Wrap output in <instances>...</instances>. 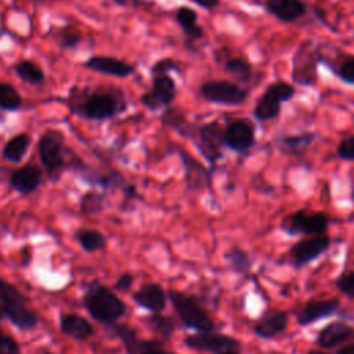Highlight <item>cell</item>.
Listing matches in <instances>:
<instances>
[{
    "label": "cell",
    "instance_id": "obj_1",
    "mask_svg": "<svg viewBox=\"0 0 354 354\" xmlns=\"http://www.w3.org/2000/svg\"><path fill=\"white\" fill-rule=\"evenodd\" d=\"M65 104L73 115L101 122L122 113L127 106V100L119 87L72 86Z\"/></svg>",
    "mask_w": 354,
    "mask_h": 354
},
{
    "label": "cell",
    "instance_id": "obj_2",
    "mask_svg": "<svg viewBox=\"0 0 354 354\" xmlns=\"http://www.w3.org/2000/svg\"><path fill=\"white\" fill-rule=\"evenodd\" d=\"M83 303L88 314L98 322L111 325L126 314L124 301L108 286L93 281L83 295Z\"/></svg>",
    "mask_w": 354,
    "mask_h": 354
},
{
    "label": "cell",
    "instance_id": "obj_3",
    "mask_svg": "<svg viewBox=\"0 0 354 354\" xmlns=\"http://www.w3.org/2000/svg\"><path fill=\"white\" fill-rule=\"evenodd\" d=\"M167 297L185 328L194 329L196 332L214 330V321L194 296L171 289L167 292Z\"/></svg>",
    "mask_w": 354,
    "mask_h": 354
},
{
    "label": "cell",
    "instance_id": "obj_4",
    "mask_svg": "<svg viewBox=\"0 0 354 354\" xmlns=\"http://www.w3.org/2000/svg\"><path fill=\"white\" fill-rule=\"evenodd\" d=\"M64 134L54 129L44 131L37 141V153L40 162L51 181H57L66 166L64 158Z\"/></svg>",
    "mask_w": 354,
    "mask_h": 354
},
{
    "label": "cell",
    "instance_id": "obj_5",
    "mask_svg": "<svg viewBox=\"0 0 354 354\" xmlns=\"http://www.w3.org/2000/svg\"><path fill=\"white\" fill-rule=\"evenodd\" d=\"M296 88L283 80L274 82L267 86L264 93L257 98L253 115L259 122H268L277 119L281 113V105L292 100Z\"/></svg>",
    "mask_w": 354,
    "mask_h": 354
},
{
    "label": "cell",
    "instance_id": "obj_6",
    "mask_svg": "<svg viewBox=\"0 0 354 354\" xmlns=\"http://www.w3.org/2000/svg\"><path fill=\"white\" fill-rule=\"evenodd\" d=\"M318 51L311 40L301 41L292 57V80L303 87H313L318 80Z\"/></svg>",
    "mask_w": 354,
    "mask_h": 354
},
{
    "label": "cell",
    "instance_id": "obj_7",
    "mask_svg": "<svg viewBox=\"0 0 354 354\" xmlns=\"http://www.w3.org/2000/svg\"><path fill=\"white\" fill-rule=\"evenodd\" d=\"M151 88L140 97V102L151 112L162 111L173 104L177 97V83L170 73L151 75Z\"/></svg>",
    "mask_w": 354,
    "mask_h": 354
},
{
    "label": "cell",
    "instance_id": "obj_8",
    "mask_svg": "<svg viewBox=\"0 0 354 354\" xmlns=\"http://www.w3.org/2000/svg\"><path fill=\"white\" fill-rule=\"evenodd\" d=\"M192 141L196 145L198 151L202 153V156L212 166H214L223 158L224 127L217 120L203 123L196 127Z\"/></svg>",
    "mask_w": 354,
    "mask_h": 354
},
{
    "label": "cell",
    "instance_id": "obj_9",
    "mask_svg": "<svg viewBox=\"0 0 354 354\" xmlns=\"http://www.w3.org/2000/svg\"><path fill=\"white\" fill-rule=\"evenodd\" d=\"M184 344L192 350L209 354H241V343L235 337L214 330L188 335L184 339Z\"/></svg>",
    "mask_w": 354,
    "mask_h": 354
},
{
    "label": "cell",
    "instance_id": "obj_10",
    "mask_svg": "<svg viewBox=\"0 0 354 354\" xmlns=\"http://www.w3.org/2000/svg\"><path fill=\"white\" fill-rule=\"evenodd\" d=\"M199 93L202 98L212 104L218 105H241L248 97V88L242 87L239 83L228 82V80H209L201 84Z\"/></svg>",
    "mask_w": 354,
    "mask_h": 354
},
{
    "label": "cell",
    "instance_id": "obj_11",
    "mask_svg": "<svg viewBox=\"0 0 354 354\" xmlns=\"http://www.w3.org/2000/svg\"><path fill=\"white\" fill-rule=\"evenodd\" d=\"M329 225L328 214L322 212H308L297 210L289 214L281 224V228L290 235H321L326 234Z\"/></svg>",
    "mask_w": 354,
    "mask_h": 354
},
{
    "label": "cell",
    "instance_id": "obj_12",
    "mask_svg": "<svg viewBox=\"0 0 354 354\" xmlns=\"http://www.w3.org/2000/svg\"><path fill=\"white\" fill-rule=\"evenodd\" d=\"M109 326L112 333L123 343L127 354H174L171 351H166L159 340H147L140 337L137 330L127 324L113 322Z\"/></svg>",
    "mask_w": 354,
    "mask_h": 354
},
{
    "label": "cell",
    "instance_id": "obj_13",
    "mask_svg": "<svg viewBox=\"0 0 354 354\" xmlns=\"http://www.w3.org/2000/svg\"><path fill=\"white\" fill-rule=\"evenodd\" d=\"M319 64L326 65L332 73L346 84L354 86V54L343 53L330 46H317Z\"/></svg>",
    "mask_w": 354,
    "mask_h": 354
},
{
    "label": "cell",
    "instance_id": "obj_14",
    "mask_svg": "<svg viewBox=\"0 0 354 354\" xmlns=\"http://www.w3.org/2000/svg\"><path fill=\"white\" fill-rule=\"evenodd\" d=\"M256 141V129L250 119L238 118L224 127V147L234 152H248Z\"/></svg>",
    "mask_w": 354,
    "mask_h": 354
},
{
    "label": "cell",
    "instance_id": "obj_15",
    "mask_svg": "<svg viewBox=\"0 0 354 354\" xmlns=\"http://www.w3.org/2000/svg\"><path fill=\"white\" fill-rule=\"evenodd\" d=\"M330 246V238L326 234L311 235L308 238L300 239L293 243L289 249L290 261L296 268L304 267L311 263L322 253H325Z\"/></svg>",
    "mask_w": 354,
    "mask_h": 354
},
{
    "label": "cell",
    "instance_id": "obj_16",
    "mask_svg": "<svg viewBox=\"0 0 354 354\" xmlns=\"http://www.w3.org/2000/svg\"><path fill=\"white\" fill-rule=\"evenodd\" d=\"M177 153L181 158L184 166V180L189 191L212 189V171H209L203 163L192 158L187 151L177 147Z\"/></svg>",
    "mask_w": 354,
    "mask_h": 354
},
{
    "label": "cell",
    "instance_id": "obj_17",
    "mask_svg": "<svg viewBox=\"0 0 354 354\" xmlns=\"http://www.w3.org/2000/svg\"><path fill=\"white\" fill-rule=\"evenodd\" d=\"M83 66L88 71L113 76L118 79L129 77L136 72V66L133 64L106 55H93L83 62Z\"/></svg>",
    "mask_w": 354,
    "mask_h": 354
},
{
    "label": "cell",
    "instance_id": "obj_18",
    "mask_svg": "<svg viewBox=\"0 0 354 354\" xmlns=\"http://www.w3.org/2000/svg\"><path fill=\"white\" fill-rule=\"evenodd\" d=\"M339 307L340 303L337 299H311L296 313V321L300 326H307L335 314Z\"/></svg>",
    "mask_w": 354,
    "mask_h": 354
},
{
    "label": "cell",
    "instance_id": "obj_19",
    "mask_svg": "<svg viewBox=\"0 0 354 354\" xmlns=\"http://www.w3.org/2000/svg\"><path fill=\"white\" fill-rule=\"evenodd\" d=\"M133 300L141 308H145L151 313H160L166 307L167 292L162 288V285L156 282H148L133 293Z\"/></svg>",
    "mask_w": 354,
    "mask_h": 354
},
{
    "label": "cell",
    "instance_id": "obj_20",
    "mask_svg": "<svg viewBox=\"0 0 354 354\" xmlns=\"http://www.w3.org/2000/svg\"><path fill=\"white\" fill-rule=\"evenodd\" d=\"M264 7L268 14L282 24H293L307 12L303 0H266Z\"/></svg>",
    "mask_w": 354,
    "mask_h": 354
},
{
    "label": "cell",
    "instance_id": "obj_21",
    "mask_svg": "<svg viewBox=\"0 0 354 354\" xmlns=\"http://www.w3.org/2000/svg\"><path fill=\"white\" fill-rule=\"evenodd\" d=\"M350 339H354V326L343 321H335L319 330L317 344L322 348H335Z\"/></svg>",
    "mask_w": 354,
    "mask_h": 354
},
{
    "label": "cell",
    "instance_id": "obj_22",
    "mask_svg": "<svg viewBox=\"0 0 354 354\" xmlns=\"http://www.w3.org/2000/svg\"><path fill=\"white\" fill-rule=\"evenodd\" d=\"M1 306L6 313V318L18 329L30 330L36 328L37 317L32 310L28 308L25 299L1 303Z\"/></svg>",
    "mask_w": 354,
    "mask_h": 354
},
{
    "label": "cell",
    "instance_id": "obj_23",
    "mask_svg": "<svg viewBox=\"0 0 354 354\" xmlns=\"http://www.w3.org/2000/svg\"><path fill=\"white\" fill-rule=\"evenodd\" d=\"M43 180V171L35 165H25L17 169L10 177V185L21 195H29L37 189Z\"/></svg>",
    "mask_w": 354,
    "mask_h": 354
},
{
    "label": "cell",
    "instance_id": "obj_24",
    "mask_svg": "<svg viewBox=\"0 0 354 354\" xmlns=\"http://www.w3.org/2000/svg\"><path fill=\"white\" fill-rule=\"evenodd\" d=\"M59 329L65 336L75 340H87L94 335V328L91 322L87 318L73 313L61 315Z\"/></svg>",
    "mask_w": 354,
    "mask_h": 354
},
{
    "label": "cell",
    "instance_id": "obj_25",
    "mask_svg": "<svg viewBox=\"0 0 354 354\" xmlns=\"http://www.w3.org/2000/svg\"><path fill=\"white\" fill-rule=\"evenodd\" d=\"M288 326V313L286 311H270L264 314L254 325L253 332L261 339H274Z\"/></svg>",
    "mask_w": 354,
    "mask_h": 354
},
{
    "label": "cell",
    "instance_id": "obj_26",
    "mask_svg": "<svg viewBox=\"0 0 354 354\" xmlns=\"http://www.w3.org/2000/svg\"><path fill=\"white\" fill-rule=\"evenodd\" d=\"M174 18L187 40L198 41L203 39L205 30L198 24V12L194 8L188 6H180L174 11Z\"/></svg>",
    "mask_w": 354,
    "mask_h": 354
},
{
    "label": "cell",
    "instance_id": "obj_27",
    "mask_svg": "<svg viewBox=\"0 0 354 354\" xmlns=\"http://www.w3.org/2000/svg\"><path fill=\"white\" fill-rule=\"evenodd\" d=\"M160 123L165 127H169V129L174 130L176 133H178L180 136L189 138V140L194 138L195 131H196L195 124H192L188 120L185 113L173 106H167L163 109V112L160 115Z\"/></svg>",
    "mask_w": 354,
    "mask_h": 354
},
{
    "label": "cell",
    "instance_id": "obj_28",
    "mask_svg": "<svg viewBox=\"0 0 354 354\" xmlns=\"http://www.w3.org/2000/svg\"><path fill=\"white\" fill-rule=\"evenodd\" d=\"M315 137L317 134L313 131L281 136L277 138V145L283 153H288L290 156H301L315 141Z\"/></svg>",
    "mask_w": 354,
    "mask_h": 354
},
{
    "label": "cell",
    "instance_id": "obj_29",
    "mask_svg": "<svg viewBox=\"0 0 354 354\" xmlns=\"http://www.w3.org/2000/svg\"><path fill=\"white\" fill-rule=\"evenodd\" d=\"M29 145H30V136L26 133H18L6 142L1 151V156L7 162L19 163L26 155Z\"/></svg>",
    "mask_w": 354,
    "mask_h": 354
},
{
    "label": "cell",
    "instance_id": "obj_30",
    "mask_svg": "<svg viewBox=\"0 0 354 354\" xmlns=\"http://www.w3.org/2000/svg\"><path fill=\"white\" fill-rule=\"evenodd\" d=\"M144 321L147 326L162 340L171 339L176 332V324L169 315H163L160 313H152Z\"/></svg>",
    "mask_w": 354,
    "mask_h": 354
},
{
    "label": "cell",
    "instance_id": "obj_31",
    "mask_svg": "<svg viewBox=\"0 0 354 354\" xmlns=\"http://www.w3.org/2000/svg\"><path fill=\"white\" fill-rule=\"evenodd\" d=\"M224 69L242 84H249L254 79V72L250 62L243 58H227L224 61Z\"/></svg>",
    "mask_w": 354,
    "mask_h": 354
},
{
    "label": "cell",
    "instance_id": "obj_32",
    "mask_svg": "<svg viewBox=\"0 0 354 354\" xmlns=\"http://www.w3.org/2000/svg\"><path fill=\"white\" fill-rule=\"evenodd\" d=\"M14 71L17 76L29 84H41L46 80L44 72L29 59H21L14 65Z\"/></svg>",
    "mask_w": 354,
    "mask_h": 354
},
{
    "label": "cell",
    "instance_id": "obj_33",
    "mask_svg": "<svg viewBox=\"0 0 354 354\" xmlns=\"http://www.w3.org/2000/svg\"><path fill=\"white\" fill-rule=\"evenodd\" d=\"M225 261L238 274H246L252 268V257L249 256L248 252H245L242 248L232 246L227 253H225Z\"/></svg>",
    "mask_w": 354,
    "mask_h": 354
},
{
    "label": "cell",
    "instance_id": "obj_34",
    "mask_svg": "<svg viewBox=\"0 0 354 354\" xmlns=\"http://www.w3.org/2000/svg\"><path fill=\"white\" fill-rule=\"evenodd\" d=\"M51 36L61 48H66V50L76 48L83 39L82 33L79 30H76L73 26L55 28L51 32Z\"/></svg>",
    "mask_w": 354,
    "mask_h": 354
},
{
    "label": "cell",
    "instance_id": "obj_35",
    "mask_svg": "<svg viewBox=\"0 0 354 354\" xmlns=\"http://www.w3.org/2000/svg\"><path fill=\"white\" fill-rule=\"evenodd\" d=\"M76 239L86 252L101 250L106 243L105 236L97 230H80L76 234Z\"/></svg>",
    "mask_w": 354,
    "mask_h": 354
},
{
    "label": "cell",
    "instance_id": "obj_36",
    "mask_svg": "<svg viewBox=\"0 0 354 354\" xmlns=\"http://www.w3.org/2000/svg\"><path fill=\"white\" fill-rule=\"evenodd\" d=\"M22 105V97L18 90L10 84L0 82V109L3 111H17Z\"/></svg>",
    "mask_w": 354,
    "mask_h": 354
},
{
    "label": "cell",
    "instance_id": "obj_37",
    "mask_svg": "<svg viewBox=\"0 0 354 354\" xmlns=\"http://www.w3.org/2000/svg\"><path fill=\"white\" fill-rule=\"evenodd\" d=\"M80 212L84 216H93L104 209V195L97 191H87L80 198Z\"/></svg>",
    "mask_w": 354,
    "mask_h": 354
},
{
    "label": "cell",
    "instance_id": "obj_38",
    "mask_svg": "<svg viewBox=\"0 0 354 354\" xmlns=\"http://www.w3.org/2000/svg\"><path fill=\"white\" fill-rule=\"evenodd\" d=\"M171 72H180V65L177 61H174L170 57H165L158 59L152 64L149 69V75H158V73H171Z\"/></svg>",
    "mask_w": 354,
    "mask_h": 354
},
{
    "label": "cell",
    "instance_id": "obj_39",
    "mask_svg": "<svg viewBox=\"0 0 354 354\" xmlns=\"http://www.w3.org/2000/svg\"><path fill=\"white\" fill-rule=\"evenodd\" d=\"M335 285L342 293L354 299V271L343 272L340 277L336 278Z\"/></svg>",
    "mask_w": 354,
    "mask_h": 354
},
{
    "label": "cell",
    "instance_id": "obj_40",
    "mask_svg": "<svg viewBox=\"0 0 354 354\" xmlns=\"http://www.w3.org/2000/svg\"><path fill=\"white\" fill-rule=\"evenodd\" d=\"M18 299H25V297L14 285L0 278V303H7Z\"/></svg>",
    "mask_w": 354,
    "mask_h": 354
},
{
    "label": "cell",
    "instance_id": "obj_41",
    "mask_svg": "<svg viewBox=\"0 0 354 354\" xmlns=\"http://www.w3.org/2000/svg\"><path fill=\"white\" fill-rule=\"evenodd\" d=\"M336 153L343 160L354 162V134L344 137L336 148Z\"/></svg>",
    "mask_w": 354,
    "mask_h": 354
},
{
    "label": "cell",
    "instance_id": "obj_42",
    "mask_svg": "<svg viewBox=\"0 0 354 354\" xmlns=\"http://www.w3.org/2000/svg\"><path fill=\"white\" fill-rule=\"evenodd\" d=\"M0 354H21V347L18 342L6 335L0 328Z\"/></svg>",
    "mask_w": 354,
    "mask_h": 354
},
{
    "label": "cell",
    "instance_id": "obj_43",
    "mask_svg": "<svg viewBox=\"0 0 354 354\" xmlns=\"http://www.w3.org/2000/svg\"><path fill=\"white\" fill-rule=\"evenodd\" d=\"M134 283V277L130 272H123L115 282L113 288L119 292H127Z\"/></svg>",
    "mask_w": 354,
    "mask_h": 354
},
{
    "label": "cell",
    "instance_id": "obj_44",
    "mask_svg": "<svg viewBox=\"0 0 354 354\" xmlns=\"http://www.w3.org/2000/svg\"><path fill=\"white\" fill-rule=\"evenodd\" d=\"M194 4H196L198 7L201 8H205V10H214L220 6V0H191Z\"/></svg>",
    "mask_w": 354,
    "mask_h": 354
},
{
    "label": "cell",
    "instance_id": "obj_45",
    "mask_svg": "<svg viewBox=\"0 0 354 354\" xmlns=\"http://www.w3.org/2000/svg\"><path fill=\"white\" fill-rule=\"evenodd\" d=\"M116 6L120 7H130V8H137L142 4V0H111Z\"/></svg>",
    "mask_w": 354,
    "mask_h": 354
},
{
    "label": "cell",
    "instance_id": "obj_46",
    "mask_svg": "<svg viewBox=\"0 0 354 354\" xmlns=\"http://www.w3.org/2000/svg\"><path fill=\"white\" fill-rule=\"evenodd\" d=\"M313 14H314V17H315L321 24L328 25V21H326V11H325L324 8H321V7H318V6H314V7H313Z\"/></svg>",
    "mask_w": 354,
    "mask_h": 354
},
{
    "label": "cell",
    "instance_id": "obj_47",
    "mask_svg": "<svg viewBox=\"0 0 354 354\" xmlns=\"http://www.w3.org/2000/svg\"><path fill=\"white\" fill-rule=\"evenodd\" d=\"M336 354H354V343H350L347 346H343L336 351Z\"/></svg>",
    "mask_w": 354,
    "mask_h": 354
},
{
    "label": "cell",
    "instance_id": "obj_48",
    "mask_svg": "<svg viewBox=\"0 0 354 354\" xmlns=\"http://www.w3.org/2000/svg\"><path fill=\"white\" fill-rule=\"evenodd\" d=\"M22 253H24V254H22V264L26 266V264L29 263V259H30V250H29L28 248H25V249L22 250Z\"/></svg>",
    "mask_w": 354,
    "mask_h": 354
},
{
    "label": "cell",
    "instance_id": "obj_49",
    "mask_svg": "<svg viewBox=\"0 0 354 354\" xmlns=\"http://www.w3.org/2000/svg\"><path fill=\"white\" fill-rule=\"evenodd\" d=\"M3 318H6V313H4V308H3V306H1V303H0V321H1Z\"/></svg>",
    "mask_w": 354,
    "mask_h": 354
},
{
    "label": "cell",
    "instance_id": "obj_50",
    "mask_svg": "<svg viewBox=\"0 0 354 354\" xmlns=\"http://www.w3.org/2000/svg\"><path fill=\"white\" fill-rule=\"evenodd\" d=\"M307 354H326L324 351H319V350H310Z\"/></svg>",
    "mask_w": 354,
    "mask_h": 354
},
{
    "label": "cell",
    "instance_id": "obj_51",
    "mask_svg": "<svg viewBox=\"0 0 354 354\" xmlns=\"http://www.w3.org/2000/svg\"><path fill=\"white\" fill-rule=\"evenodd\" d=\"M36 1H55V0H36Z\"/></svg>",
    "mask_w": 354,
    "mask_h": 354
},
{
    "label": "cell",
    "instance_id": "obj_52",
    "mask_svg": "<svg viewBox=\"0 0 354 354\" xmlns=\"http://www.w3.org/2000/svg\"><path fill=\"white\" fill-rule=\"evenodd\" d=\"M44 354H51V353H44Z\"/></svg>",
    "mask_w": 354,
    "mask_h": 354
}]
</instances>
